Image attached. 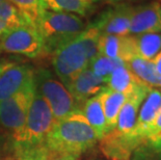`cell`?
Instances as JSON below:
<instances>
[{
    "instance_id": "25",
    "label": "cell",
    "mask_w": 161,
    "mask_h": 160,
    "mask_svg": "<svg viewBox=\"0 0 161 160\" xmlns=\"http://www.w3.org/2000/svg\"><path fill=\"white\" fill-rule=\"evenodd\" d=\"M8 1H11L19 8L29 25L36 27L37 20L42 12L40 0H8Z\"/></svg>"
},
{
    "instance_id": "19",
    "label": "cell",
    "mask_w": 161,
    "mask_h": 160,
    "mask_svg": "<svg viewBox=\"0 0 161 160\" xmlns=\"http://www.w3.org/2000/svg\"><path fill=\"white\" fill-rule=\"evenodd\" d=\"M126 66L146 86L150 87H161V76L156 72L155 66L151 60L134 56L126 63Z\"/></svg>"
},
{
    "instance_id": "17",
    "label": "cell",
    "mask_w": 161,
    "mask_h": 160,
    "mask_svg": "<svg viewBox=\"0 0 161 160\" xmlns=\"http://www.w3.org/2000/svg\"><path fill=\"white\" fill-rule=\"evenodd\" d=\"M81 113L95 130L99 141L108 133L103 106L99 94L84 102L81 107Z\"/></svg>"
},
{
    "instance_id": "30",
    "label": "cell",
    "mask_w": 161,
    "mask_h": 160,
    "mask_svg": "<svg viewBox=\"0 0 161 160\" xmlns=\"http://www.w3.org/2000/svg\"><path fill=\"white\" fill-rule=\"evenodd\" d=\"M11 29H13L11 26H9L8 24H6L5 22H3L0 20V37H2L6 32H8Z\"/></svg>"
},
{
    "instance_id": "7",
    "label": "cell",
    "mask_w": 161,
    "mask_h": 160,
    "mask_svg": "<svg viewBox=\"0 0 161 160\" xmlns=\"http://www.w3.org/2000/svg\"><path fill=\"white\" fill-rule=\"evenodd\" d=\"M33 94L35 86L0 102V128L8 137L19 132L24 126Z\"/></svg>"
},
{
    "instance_id": "31",
    "label": "cell",
    "mask_w": 161,
    "mask_h": 160,
    "mask_svg": "<svg viewBox=\"0 0 161 160\" xmlns=\"http://www.w3.org/2000/svg\"><path fill=\"white\" fill-rule=\"evenodd\" d=\"M129 1H132V0H105V2L109 5H119V4H124Z\"/></svg>"
},
{
    "instance_id": "36",
    "label": "cell",
    "mask_w": 161,
    "mask_h": 160,
    "mask_svg": "<svg viewBox=\"0 0 161 160\" xmlns=\"http://www.w3.org/2000/svg\"><path fill=\"white\" fill-rule=\"evenodd\" d=\"M159 141H161V138H160V139H159ZM156 142H157V141H156Z\"/></svg>"
},
{
    "instance_id": "2",
    "label": "cell",
    "mask_w": 161,
    "mask_h": 160,
    "mask_svg": "<svg viewBox=\"0 0 161 160\" xmlns=\"http://www.w3.org/2000/svg\"><path fill=\"white\" fill-rule=\"evenodd\" d=\"M85 27L83 20L75 14L42 9L36 28L43 40L44 56H52L59 47L76 39Z\"/></svg>"
},
{
    "instance_id": "15",
    "label": "cell",
    "mask_w": 161,
    "mask_h": 160,
    "mask_svg": "<svg viewBox=\"0 0 161 160\" xmlns=\"http://www.w3.org/2000/svg\"><path fill=\"white\" fill-rule=\"evenodd\" d=\"M161 109V90L151 88L149 94L142 102L140 107L136 124L133 130V136L138 139L142 144H145L146 132L149 126L152 124L157 113Z\"/></svg>"
},
{
    "instance_id": "32",
    "label": "cell",
    "mask_w": 161,
    "mask_h": 160,
    "mask_svg": "<svg viewBox=\"0 0 161 160\" xmlns=\"http://www.w3.org/2000/svg\"><path fill=\"white\" fill-rule=\"evenodd\" d=\"M11 64H12V63L5 62V60H3V62H0V74H1L8 66H11Z\"/></svg>"
},
{
    "instance_id": "27",
    "label": "cell",
    "mask_w": 161,
    "mask_h": 160,
    "mask_svg": "<svg viewBox=\"0 0 161 160\" xmlns=\"http://www.w3.org/2000/svg\"><path fill=\"white\" fill-rule=\"evenodd\" d=\"M80 156L72 155V154H58L53 155L50 160H79Z\"/></svg>"
},
{
    "instance_id": "3",
    "label": "cell",
    "mask_w": 161,
    "mask_h": 160,
    "mask_svg": "<svg viewBox=\"0 0 161 160\" xmlns=\"http://www.w3.org/2000/svg\"><path fill=\"white\" fill-rule=\"evenodd\" d=\"M54 123L55 120L49 104L35 86V94L24 126L19 132L8 138V145L25 148L46 145L47 135L49 134Z\"/></svg>"
},
{
    "instance_id": "9",
    "label": "cell",
    "mask_w": 161,
    "mask_h": 160,
    "mask_svg": "<svg viewBox=\"0 0 161 160\" xmlns=\"http://www.w3.org/2000/svg\"><path fill=\"white\" fill-rule=\"evenodd\" d=\"M35 86V70L28 64L12 63L0 74V102Z\"/></svg>"
},
{
    "instance_id": "28",
    "label": "cell",
    "mask_w": 161,
    "mask_h": 160,
    "mask_svg": "<svg viewBox=\"0 0 161 160\" xmlns=\"http://www.w3.org/2000/svg\"><path fill=\"white\" fill-rule=\"evenodd\" d=\"M5 135H0V160L6 159V145L8 139L4 141Z\"/></svg>"
},
{
    "instance_id": "18",
    "label": "cell",
    "mask_w": 161,
    "mask_h": 160,
    "mask_svg": "<svg viewBox=\"0 0 161 160\" xmlns=\"http://www.w3.org/2000/svg\"><path fill=\"white\" fill-rule=\"evenodd\" d=\"M137 77L128 69L126 63L118 67L111 73L107 80V87L112 91L125 94L129 96L136 88L140 86H143Z\"/></svg>"
},
{
    "instance_id": "10",
    "label": "cell",
    "mask_w": 161,
    "mask_h": 160,
    "mask_svg": "<svg viewBox=\"0 0 161 160\" xmlns=\"http://www.w3.org/2000/svg\"><path fill=\"white\" fill-rule=\"evenodd\" d=\"M161 33V2L151 1L138 6H133L129 35Z\"/></svg>"
},
{
    "instance_id": "34",
    "label": "cell",
    "mask_w": 161,
    "mask_h": 160,
    "mask_svg": "<svg viewBox=\"0 0 161 160\" xmlns=\"http://www.w3.org/2000/svg\"><path fill=\"white\" fill-rule=\"evenodd\" d=\"M156 1H161V0H156Z\"/></svg>"
},
{
    "instance_id": "35",
    "label": "cell",
    "mask_w": 161,
    "mask_h": 160,
    "mask_svg": "<svg viewBox=\"0 0 161 160\" xmlns=\"http://www.w3.org/2000/svg\"><path fill=\"white\" fill-rule=\"evenodd\" d=\"M0 53H1V48H0Z\"/></svg>"
},
{
    "instance_id": "21",
    "label": "cell",
    "mask_w": 161,
    "mask_h": 160,
    "mask_svg": "<svg viewBox=\"0 0 161 160\" xmlns=\"http://www.w3.org/2000/svg\"><path fill=\"white\" fill-rule=\"evenodd\" d=\"M42 9L58 13H69L75 15L85 16L90 11V6L82 0H40Z\"/></svg>"
},
{
    "instance_id": "23",
    "label": "cell",
    "mask_w": 161,
    "mask_h": 160,
    "mask_svg": "<svg viewBox=\"0 0 161 160\" xmlns=\"http://www.w3.org/2000/svg\"><path fill=\"white\" fill-rule=\"evenodd\" d=\"M78 37H79L80 42L83 45L87 58L91 63L95 57H97L100 54V52H99V42H100L101 33L99 32L97 28H95L94 26L90 24L85 27V29L78 36Z\"/></svg>"
},
{
    "instance_id": "20",
    "label": "cell",
    "mask_w": 161,
    "mask_h": 160,
    "mask_svg": "<svg viewBox=\"0 0 161 160\" xmlns=\"http://www.w3.org/2000/svg\"><path fill=\"white\" fill-rule=\"evenodd\" d=\"M137 56L143 59L152 60L161 51V33L149 32L133 36Z\"/></svg>"
},
{
    "instance_id": "6",
    "label": "cell",
    "mask_w": 161,
    "mask_h": 160,
    "mask_svg": "<svg viewBox=\"0 0 161 160\" xmlns=\"http://www.w3.org/2000/svg\"><path fill=\"white\" fill-rule=\"evenodd\" d=\"M1 51L20 54L29 58L44 56V44L39 31L31 25L16 27L0 37Z\"/></svg>"
},
{
    "instance_id": "37",
    "label": "cell",
    "mask_w": 161,
    "mask_h": 160,
    "mask_svg": "<svg viewBox=\"0 0 161 160\" xmlns=\"http://www.w3.org/2000/svg\"><path fill=\"white\" fill-rule=\"evenodd\" d=\"M1 1H2V0H0V2H1Z\"/></svg>"
},
{
    "instance_id": "26",
    "label": "cell",
    "mask_w": 161,
    "mask_h": 160,
    "mask_svg": "<svg viewBox=\"0 0 161 160\" xmlns=\"http://www.w3.org/2000/svg\"><path fill=\"white\" fill-rule=\"evenodd\" d=\"M161 138V109L157 113L156 118L154 119L152 124L149 126L148 130L146 132L145 136V144H154L158 141Z\"/></svg>"
},
{
    "instance_id": "16",
    "label": "cell",
    "mask_w": 161,
    "mask_h": 160,
    "mask_svg": "<svg viewBox=\"0 0 161 160\" xmlns=\"http://www.w3.org/2000/svg\"><path fill=\"white\" fill-rule=\"evenodd\" d=\"M99 96H100L102 106H103L107 130L108 132H110L116 127L119 110L126 102L128 96L125 94L119 93V91H112L107 86L99 94Z\"/></svg>"
},
{
    "instance_id": "13",
    "label": "cell",
    "mask_w": 161,
    "mask_h": 160,
    "mask_svg": "<svg viewBox=\"0 0 161 160\" xmlns=\"http://www.w3.org/2000/svg\"><path fill=\"white\" fill-rule=\"evenodd\" d=\"M99 52L109 58L119 59L125 63L134 56H137L134 36L130 35H101L99 42Z\"/></svg>"
},
{
    "instance_id": "11",
    "label": "cell",
    "mask_w": 161,
    "mask_h": 160,
    "mask_svg": "<svg viewBox=\"0 0 161 160\" xmlns=\"http://www.w3.org/2000/svg\"><path fill=\"white\" fill-rule=\"evenodd\" d=\"M151 88L152 87L143 84V86H140L139 87L136 88L132 94H130L128 96L126 102L122 106L121 110H119L118 122H116V127L114 128L119 133L134 137L133 136V130H134L136 120H137L139 108L142 106L143 100L146 99L147 95L151 91Z\"/></svg>"
},
{
    "instance_id": "22",
    "label": "cell",
    "mask_w": 161,
    "mask_h": 160,
    "mask_svg": "<svg viewBox=\"0 0 161 160\" xmlns=\"http://www.w3.org/2000/svg\"><path fill=\"white\" fill-rule=\"evenodd\" d=\"M125 63L121 62L119 59L109 58L107 56H104L102 54H99L97 57H95L88 64V69H91L97 76L102 79H104L107 82L109 76L118 67L122 66Z\"/></svg>"
},
{
    "instance_id": "1",
    "label": "cell",
    "mask_w": 161,
    "mask_h": 160,
    "mask_svg": "<svg viewBox=\"0 0 161 160\" xmlns=\"http://www.w3.org/2000/svg\"><path fill=\"white\" fill-rule=\"evenodd\" d=\"M99 141L97 134L81 112L56 121L46 138V147L53 155L82 153L94 148Z\"/></svg>"
},
{
    "instance_id": "14",
    "label": "cell",
    "mask_w": 161,
    "mask_h": 160,
    "mask_svg": "<svg viewBox=\"0 0 161 160\" xmlns=\"http://www.w3.org/2000/svg\"><path fill=\"white\" fill-rule=\"evenodd\" d=\"M100 149L111 160H130L132 152L142 144L132 136H126L114 129L102 137Z\"/></svg>"
},
{
    "instance_id": "29",
    "label": "cell",
    "mask_w": 161,
    "mask_h": 160,
    "mask_svg": "<svg viewBox=\"0 0 161 160\" xmlns=\"http://www.w3.org/2000/svg\"><path fill=\"white\" fill-rule=\"evenodd\" d=\"M152 63H154V66H155L156 72L161 76V51L155 56V58L152 60Z\"/></svg>"
},
{
    "instance_id": "5",
    "label": "cell",
    "mask_w": 161,
    "mask_h": 160,
    "mask_svg": "<svg viewBox=\"0 0 161 160\" xmlns=\"http://www.w3.org/2000/svg\"><path fill=\"white\" fill-rule=\"evenodd\" d=\"M51 57L54 72L66 87L90 64L85 49L78 36L59 47Z\"/></svg>"
},
{
    "instance_id": "33",
    "label": "cell",
    "mask_w": 161,
    "mask_h": 160,
    "mask_svg": "<svg viewBox=\"0 0 161 160\" xmlns=\"http://www.w3.org/2000/svg\"><path fill=\"white\" fill-rule=\"evenodd\" d=\"M101 0H82V2L83 3H85L87 6H91L92 5V4H95V3H98V2H100Z\"/></svg>"
},
{
    "instance_id": "12",
    "label": "cell",
    "mask_w": 161,
    "mask_h": 160,
    "mask_svg": "<svg viewBox=\"0 0 161 160\" xmlns=\"http://www.w3.org/2000/svg\"><path fill=\"white\" fill-rule=\"evenodd\" d=\"M107 86V82L86 68L80 72L67 86L75 101L82 105L90 98L97 96Z\"/></svg>"
},
{
    "instance_id": "8",
    "label": "cell",
    "mask_w": 161,
    "mask_h": 160,
    "mask_svg": "<svg viewBox=\"0 0 161 160\" xmlns=\"http://www.w3.org/2000/svg\"><path fill=\"white\" fill-rule=\"evenodd\" d=\"M133 6L127 3L112 5L99 15L92 25L101 35L128 36Z\"/></svg>"
},
{
    "instance_id": "4",
    "label": "cell",
    "mask_w": 161,
    "mask_h": 160,
    "mask_svg": "<svg viewBox=\"0 0 161 160\" xmlns=\"http://www.w3.org/2000/svg\"><path fill=\"white\" fill-rule=\"evenodd\" d=\"M35 86L49 104L55 122L68 115L81 112V106L50 70L44 68L35 70Z\"/></svg>"
},
{
    "instance_id": "38",
    "label": "cell",
    "mask_w": 161,
    "mask_h": 160,
    "mask_svg": "<svg viewBox=\"0 0 161 160\" xmlns=\"http://www.w3.org/2000/svg\"><path fill=\"white\" fill-rule=\"evenodd\" d=\"M160 2H161V1H160Z\"/></svg>"
},
{
    "instance_id": "24",
    "label": "cell",
    "mask_w": 161,
    "mask_h": 160,
    "mask_svg": "<svg viewBox=\"0 0 161 160\" xmlns=\"http://www.w3.org/2000/svg\"><path fill=\"white\" fill-rule=\"evenodd\" d=\"M0 20L8 24L12 28L29 25L19 8L8 0H2L0 2Z\"/></svg>"
}]
</instances>
